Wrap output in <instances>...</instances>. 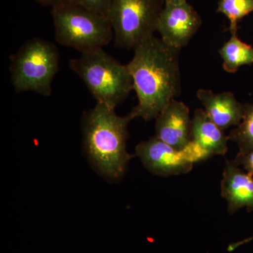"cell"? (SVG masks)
Here are the masks:
<instances>
[{
  "mask_svg": "<svg viewBox=\"0 0 253 253\" xmlns=\"http://www.w3.org/2000/svg\"><path fill=\"white\" fill-rule=\"evenodd\" d=\"M151 37L134 48V56L126 64L133 81L138 104L131 112L146 121L156 119L181 92L179 53Z\"/></svg>",
  "mask_w": 253,
  "mask_h": 253,
  "instance_id": "6da1fadb",
  "label": "cell"
},
{
  "mask_svg": "<svg viewBox=\"0 0 253 253\" xmlns=\"http://www.w3.org/2000/svg\"><path fill=\"white\" fill-rule=\"evenodd\" d=\"M115 110L96 102L83 118L86 154L98 172L111 180L120 179L124 174L134 156L126 151V147L128 125L135 116L130 112L119 116Z\"/></svg>",
  "mask_w": 253,
  "mask_h": 253,
  "instance_id": "7a4b0ae2",
  "label": "cell"
},
{
  "mask_svg": "<svg viewBox=\"0 0 253 253\" xmlns=\"http://www.w3.org/2000/svg\"><path fill=\"white\" fill-rule=\"evenodd\" d=\"M73 72L85 84L96 102L116 107L133 89V81L126 65H123L104 49L81 54L70 60Z\"/></svg>",
  "mask_w": 253,
  "mask_h": 253,
  "instance_id": "3957f363",
  "label": "cell"
},
{
  "mask_svg": "<svg viewBox=\"0 0 253 253\" xmlns=\"http://www.w3.org/2000/svg\"><path fill=\"white\" fill-rule=\"evenodd\" d=\"M51 15L57 42L81 54L104 49L113 39L112 26L106 15L65 1L52 7Z\"/></svg>",
  "mask_w": 253,
  "mask_h": 253,
  "instance_id": "277c9868",
  "label": "cell"
},
{
  "mask_svg": "<svg viewBox=\"0 0 253 253\" xmlns=\"http://www.w3.org/2000/svg\"><path fill=\"white\" fill-rule=\"evenodd\" d=\"M11 81L16 92L34 91L49 96L59 69V50L51 42L33 38L10 57Z\"/></svg>",
  "mask_w": 253,
  "mask_h": 253,
  "instance_id": "5b68a950",
  "label": "cell"
},
{
  "mask_svg": "<svg viewBox=\"0 0 253 253\" xmlns=\"http://www.w3.org/2000/svg\"><path fill=\"white\" fill-rule=\"evenodd\" d=\"M163 2V0H111L108 17L115 45L134 49L141 42L154 36Z\"/></svg>",
  "mask_w": 253,
  "mask_h": 253,
  "instance_id": "8992f818",
  "label": "cell"
},
{
  "mask_svg": "<svg viewBox=\"0 0 253 253\" xmlns=\"http://www.w3.org/2000/svg\"><path fill=\"white\" fill-rule=\"evenodd\" d=\"M201 25L199 13L187 1L165 4L158 18L157 31L166 44L181 49L189 44Z\"/></svg>",
  "mask_w": 253,
  "mask_h": 253,
  "instance_id": "52a82bcc",
  "label": "cell"
},
{
  "mask_svg": "<svg viewBox=\"0 0 253 253\" xmlns=\"http://www.w3.org/2000/svg\"><path fill=\"white\" fill-rule=\"evenodd\" d=\"M135 152L144 167L156 175L186 174L194 165L186 159L182 151L174 149L156 136L138 144Z\"/></svg>",
  "mask_w": 253,
  "mask_h": 253,
  "instance_id": "ba28073f",
  "label": "cell"
},
{
  "mask_svg": "<svg viewBox=\"0 0 253 253\" xmlns=\"http://www.w3.org/2000/svg\"><path fill=\"white\" fill-rule=\"evenodd\" d=\"M156 136L177 151H182L191 138L192 119L184 102L173 99L156 118Z\"/></svg>",
  "mask_w": 253,
  "mask_h": 253,
  "instance_id": "9c48e42d",
  "label": "cell"
},
{
  "mask_svg": "<svg viewBox=\"0 0 253 253\" xmlns=\"http://www.w3.org/2000/svg\"><path fill=\"white\" fill-rule=\"evenodd\" d=\"M196 96L204 106L208 117L223 130L237 126L242 121L245 104L239 102L233 93L226 91L216 94L210 89H200Z\"/></svg>",
  "mask_w": 253,
  "mask_h": 253,
  "instance_id": "30bf717a",
  "label": "cell"
},
{
  "mask_svg": "<svg viewBox=\"0 0 253 253\" xmlns=\"http://www.w3.org/2000/svg\"><path fill=\"white\" fill-rule=\"evenodd\" d=\"M221 195L227 201L229 214L244 207L249 212L253 211V176L240 169L234 161H226Z\"/></svg>",
  "mask_w": 253,
  "mask_h": 253,
  "instance_id": "8fae6325",
  "label": "cell"
},
{
  "mask_svg": "<svg viewBox=\"0 0 253 253\" xmlns=\"http://www.w3.org/2000/svg\"><path fill=\"white\" fill-rule=\"evenodd\" d=\"M191 141L206 151L210 157L216 155L224 156L228 151L229 136L210 120L203 109L194 111Z\"/></svg>",
  "mask_w": 253,
  "mask_h": 253,
  "instance_id": "7c38bea8",
  "label": "cell"
},
{
  "mask_svg": "<svg viewBox=\"0 0 253 253\" xmlns=\"http://www.w3.org/2000/svg\"><path fill=\"white\" fill-rule=\"evenodd\" d=\"M226 72L234 73L240 67L253 63V47L238 38L237 33L231 35L230 39L218 50Z\"/></svg>",
  "mask_w": 253,
  "mask_h": 253,
  "instance_id": "4fadbf2b",
  "label": "cell"
},
{
  "mask_svg": "<svg viewBox=\"0 0 253 253\" xmlns=\"http://www.w3.org/2000/svg\"><path fill=\"white\" fill-rule=\"evenodd\" d=\"M229 140L239 146V153L243 154L253 150V104H245L242 121L229 133Z\"/></svg>",
  "mask_w": 253,
  "mask_h": 253,
  "instance_id": "5bb4252c",
  "label": "cell"
},
{
  "mask_svg": "<svg viewBox=\"0 0 253 253\" xmlns=\"http://www.w3.org/2000/svg\"><path fill=\"white\" fill-rule=\"evenodd\" d=\"M217 12L224 14L229 21L228 31L237 33L239 22L253 12V0H219Z\"/></svg>",
  "mask_w": 253,
  "mask_h": 253,
  "instance_id": "9a60e30c",
  "label": "cell"
},
{
  "mask_svg": "<svg viewBox=\"0 0 253 253\" xmlns=\"http://www.w3.org/2000/svg\"><path fill=\"white\" fill-rule=\"evenodd\" d=\"M62 1L79 5L108 16L111 0H62Z\"/></svg>",
  "mask_w": 253,
  "mask_h": 253,
  "instance_id": "2e32d148",
  "label": "cell"
},
{
  "mask_svg": "<svg viewBox=\"0 0 253 253\" xmlns=\"http://www.w3.org/2000/svg\"><path fill=\"white\" fill-rule=\"evenodd\" d=\"M234 161L237 166H242L246 172L253 176V150L246 154H238Z\"/></svg>",
  "mask_w": 253,
  "mask_h": 253,
  "instance_id": "e0dca14e",
  "label": "cell"
},
{
  "mask_svg": "<svg viewBox=\"0 0 253 253\" xmlns=\"http://www.w3.org/2000/svg\"><path fill=\"white\" fill-rule=\"evenodd\" d=\"M35 1L43 6H50L52 8L56 5L60 4L62 0H35Z\"/></svg>",
  "mask_w": 253,
  "mask_h": 253,
  "instance_id": "ac0fdd59",
  "label": "cell"
},
{
  "mask_svg": "<svg viewBox=\"0 0 253 253\" xmlns=\"http://www.w3.org/2000/svg\"><path fill=\"white\" fill-rule=\"evenodd\" d=\"M165 4H181V3L186 2L187 0H163Z\"/></svg>",
  "mask_w": 253,
  "mask_h": 253,
  "instance_id": "d6986e66",
  "label": "cell"
}]
</instances>
